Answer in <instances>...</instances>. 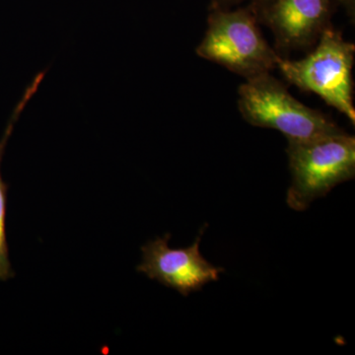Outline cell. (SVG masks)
<instances>
[{
	"label": "cell",
	"mask_w": 355,
	"mask_h": 355,
	"mask_svg": "<svg viewBox=\"0 0 355 355\" xmlns=\"http://www.w3.org/2000/svg\"><path fill=\"white\" fill-rule=\"evenodd\" d=\"M207 29L198 44V57L249 80L272 73L280 58L266 42L253 7H209Z\"/></svg>",
	"instance_id": "6da1fadb"
},
{
	"label": "cell",
	"mask_w": 355,
	"mask_h": 355,
	"mask_svg": "<svg viewBox=\"0 0 355 355\" xmlns=\"http://www.w3.org/2000/svg\"><path fill=\"white\" fill-rule=\"evenodd\" d=\"M354 44L345 41L331 24L305 58L298 60L279 58L277 69L287 83L305 92L315 93L354 125Z\"/></svg>",
	"instance_id": "7a4b0ae2"
},
{
	"label": "cell",
	"mask_w": 355,
	"mask_h": 355,
	"mask_svg": "<svg viewBox=\"0 0 355 355\" xmlns=\"http://www.w3.org/2000/svg\"><path fill=\"white\" fill-rule=\"evenodd\" d=\"M292 176L287 205L302 211L336 186L354 179L355 139L343 132L309 140H287Z\"/></svg>",
	"instance_id": "3957f363"
},
{
	"label": "cell",
	"mask_w": 355,
	"mask_h": 355,
	"mask_svg": "<svg viewBox=\"0 0 355 355\" xmlns=\"http://www.w3.org/2000/svg\"><path fill=\"white\" fill-rule=\"evenodd\" d=\"M238 107L248 123L279 130L287 140L314 139L343 130L330 116L299 102L272 73L242 84Z\"/></svg>",
	"instance_id": "277c9868"
},
{
	"label": "cell",
	"mask_w": 355,
	"mask_h": 355,
	"mask_svg": "<svg viewBox=\"0 0 355 355\" xmlns=\"http://www.w3.org/2000/svg\"><path fill=\"white\" fill-rule=\"evenodd\" d=\"M338 0H270L253 9L261 25L275 36L280 58L292 51H310L331 19ZM250 6V4H249Z\"/></svg>",
	"instance_id": "5b68a950"
},
{
	"label": "cell",
	"mask_w": 355,
	"mask_h": 355,
	"mask_svg": "<svg viewBox=\"0 0 355 355\" xmlns=\"http://www.w3.org/2000/svg\"><path fill=\"white\" fill-rule=\"evenodd\" d=\"M205 228L190 247H169L171 234L156 238L141 247L142 261L137 270L183 296L198 291L209 282H217L223 268H216L203 258L200 243Z\"/></svg>",
	"instance_id": "8992f818"
},
{
	"label": "cell",
	"mask_w": 355,
	"mask_h": 355,
	"mask_svg": "<svg viewBox=\"0 0 355 355\" xmlns=\"http://www.w3.org/2000/svg\"><path fill=\"white\" fill-rule=\"evenodd\" d=\"M46 72V70L39 72L32 83L26 88L24 94L21 98L19 103L16 105L15 109L13 110L12 114L9 119L3 137L0 139V280L1 282H6V280L15 277V272H14L10 260H9V248L6 237L7 200H8L9 184L4 182L3 178H2V158H3L7 142L12 135L14 125L17 123L18 119H19L23 110L27 106L28 102L38 91L40 84L43 81Z\"/></svg>",
	"instance_id": "52a82bcc"
},
{
	"label": "cell",
	"mask_w": 355,
	"mask_h": 355,
	"mask_svg": "<svg viewBox=\"0 0 355 355\" xmlns=\"http://www.w3.org/2000/svg\"><path fill=\"white\" fill-rule=\"evenodd\" d=\"M249 2L250 6L254 8L263 6L270 0H212L210 7H216V8L230 9L234 6H239L243 2Z\"/></svg>",
	"instance_id": "ba28073f"
},
{
	"label": "cell",
	"mask_w": 355,
	"mask_h": 355,
	"mask_svg": "<svg viewBox=\"0 0 355 355\" xmlns=\"http://www.w3.org/2000/svg\"><path fill=\"white\" fill-rule=\"evenodd\" d=\"M354 0H338V3L342 4L347 11L350 19L354 20L355 3Z\"/></svg>",
	"instance_id": "9c48e42d"
}]
</instances>
